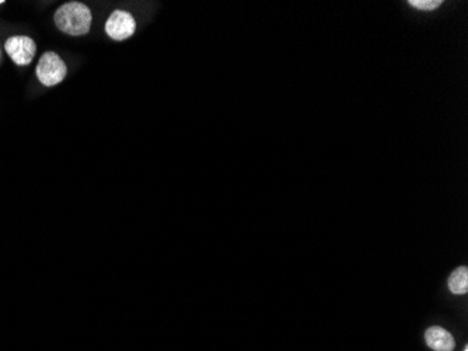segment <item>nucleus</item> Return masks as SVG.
Masks as SVG:
<instances>
[{
	"mask_svg": "<svg viewBox=\"0 0 468 351\" xmlns=\"http://www.w3.org/2000/svg\"><path fill=\"white\" fill-rule=\"evenodd\" d=\"M56 27L69 35H85L92 27V12L81 2H70L62 5L55 16Z\"/></svg>",
	"mask_w": 468,
	"mask_h": 351,
	"instance_id": "nucleus-1",
	"label": "nucleus"
},
{
	"mask_svg": "<svg viewBox=\"0 0 468 351\" xmlns=\"http://www.w3.org/2000/svg\"><path fill=\"white\" fill-rule=\"evenodd\" d=\"M66 65L55 52H45L37 66V76L45 86H55L66 76Z\"/></svg>",
	"mask_w": 468,
	"mask_h": 351,
	"instance_id": "nucleus-2",
	"label": "nucleus"
},
{
	"mask_svg": "<svg viewBox=\"0 0 468 351\" xmlns=\"http://www.w3.org/2000/svg\"><path fill=\"white\" fill-rule=\"evenodd\" d=\"M135 28H136L135 19L129 13L122 10L114 12L106 24L107 34L117 41H124L129 38L135 33Z\"/></svg>",
	"mask_w": 468,
	"mask_h": 351,
	"instance_id": "nucleus-3",
	"label": "nucleus"
},
{
	"mask_svg": "<svg viewBox=\"0 0 468 351\" xmlns=\"http://www.w3.org/2000/svg\"><path fill=\"white\" fill-rule=\"evenodd\" d=\"M35 49V42L28 37H13L6 42V51L17 65H28L34 59Z\"/></svg>",
	"mask_w": 468,
	"mask_h": 351,
	"instance_id": "nucleus-4",
	"label": "nucleus"
},
{
	"mask_svg": "<svg viewBox=\"0 0 468 351\" xmlns=\"http://www.w3.org/2000/svg\"><path fill=\"white\" fill-rule=\"evenodd\" d=\"M425 338L426 344L435 351H453L454 348L453 336L439 326L429 327L425 333Z\"/></svg>",
	"mask_w": 468,
	"mask_h": 351,
	"instance_id": "nucleus-5",
	"label": "nucleus"
},
{
	"mask_svg": "<svg viewBox=\"0 0 468 351\" xmlns=\"http://www.w3.org/2000/svg\"><path fill=\"white\" fill-rule=\"evenodd\" d=\"M449 288L456 295H462L468 291V268L458 267L449 278Z\"/></svg>",
	"mask_w": 468,
	"mask_h": 351,
	"instance_id": "nucleus-6",
	"label": "nucleus"
},
{
	"mask_svg": "<svg viewBox=\"0 0 468 351\" xmlns=\"http://www.w3.org/2000/svg\"><path fill=\"white\" fill-rule=\"evenodd\" d=\"M410 5L419 10H435L442 5V2L440 0H410Z\"/></svg>",
	"mask_w": 468,
	"mask_h": 351,
	"instance_id": "nucleus-7",
	"label": "nucleus"
},
{
	"mask_svg": "<svg viewBox=\"0 0 468 351\" xmlns=\"http://www.w3.org/2000/svg\"><path fill=\"white\" fill-rule=\"evenodd\" d=\"M5 2H3V0H0V5H3Z\"/></svg>",
	"mask_w": 468,
	"mask_h": 351,
	"instance_id": "nucleus-8",
	"label": "nucleus"
},
{
	"mask_svg": "<svg viewBox=\"0 0 468 351\" xmlns=\"http://www.w3.org/2000/svg\"><path fill=\"white\" fill-rule=\"evenodd\" d=\"M464 351H468V348H464Z\"/></svg>",
	"mask_w": 468,
	"mask_h": 351,
	"instance_id": "nucleus-9",
	"label": "nucleus"
}]
</instances>
